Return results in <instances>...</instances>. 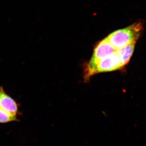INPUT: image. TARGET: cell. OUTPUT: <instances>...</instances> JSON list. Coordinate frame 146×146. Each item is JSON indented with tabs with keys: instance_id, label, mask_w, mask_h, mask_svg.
I'll use <instances>...</instances> for the list:
<instances>
[{
	"instance_id": "cell-1",
	"label": "cell",
	"mask_w": 146,
	"mask_h": 146,
	"mask_svg": "<svg viewBox=\"0 0 146 146\" xmlns=\"http://www.w3.org/2000/svg\"><path fill=\"white\" fill-rule=\"evenodd\" d=\"M142 29L143 23L139 21L125 28L117 30L106 38L111 46L117 50L136 41Z\"/></svg>"
},
{
	"instance_id": "cell-2",
	"label": "cell",
	"mask_w": 146,
	"mask_h": 146,
	"mask_svg": "<svg viewBox=\"0 0 146 146\" xmlns=\"http://www.w3.org/2000/svg\"><path fill=\"white\" fill-rule=\"evenodd\" d=\"M116 51V49L111 46L106 38L100 41L95 48L93 56L86 65L84 78L88 79L94 74L95 69L99 62L106 56L115 53Z\"/></svg>"
},
{
	"instance_id": "cell-3",
	"label": "cell",
	"mask_w": 146,
	"mask_h": 146,
	"mask_svg": "<svg viewBox=\"0 0 146 146\" xmlns=\"http://www.w3.org/2000/svg\"><path fill=\"white\" fill-rule=\"evenodd\" d=\"M122 68L119 58L115 53L106 56L99 62L95 69L94 74L116 70Z\"/></svg>"
},
{
	"instance_id": "cell-4",
	"label": "cell",
	"mask_w": 146,
	"mask_h": 146,
	"mask_svg": "<svg viewBox=\"0 0 146 146\" xmlns=\"http://www.w3.org/2000/svg\"><path fill=\"white\" fill-rule=\"evenodd\" d=\"M0 108L15 116H17L18 112L17 103L5 93L1 86H0Z\"/></svg>"
},
{
	"instance_id": "cell-5",
	"label": "cell",
	"mask_w": 146,
	"mask_h": 146,
	"mask_svg": "<svg viewBox=\"0 0 146 146\" xmlns=\"http://www.w3.org/2000/svg\"><path fill=\"white\" fill-rule=\"evenodd\" d=\"M136 42V41H134L126 46L116 50L115 53L119 58L122 67L129 62L131 56L133 53Z\"/></svg>"
},
{
	"instance_id": "cell-6",
	"label": "cell",
	"mask_w": 146,
	"mask_h": 146,
	"mask_svg": "<svg viewBox=\"0 0 146 146\" xmlns=\"http://www.w3.org/2000/svg\"><path fill=\"white\" fill-rule=\"evenodd\" d=\"M17 116L13 115L6 112L5 111L0 108V123H5L17 121Z\"/></svg>"
}]
</instances>
